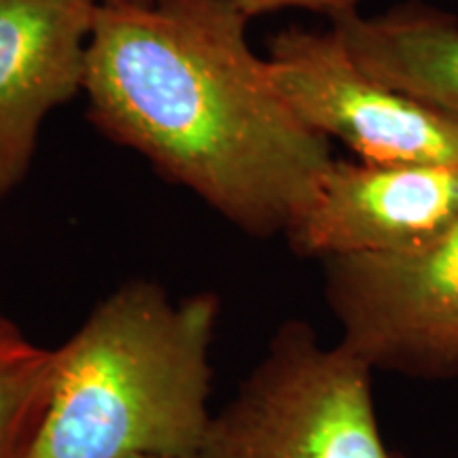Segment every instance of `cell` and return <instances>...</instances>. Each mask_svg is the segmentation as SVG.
Returning <instances> with one entry per match:
<instances>
[{
	"label": "cell",
	"mask_w": 458,
	"mask_h": 458,
	"mask_svg": "<svg viewBox=\"0 0 458 458\" xmlns=\"http://www.w3.org/2000/svg\"><path fill=\"white\" fill-rule=\"evenodd\" d=\"M229 0H100L89 119L257 238L284 233L334 162L246 41Z\"/></svg>",
	"instance_id": "obj_1"
},
{
	"label": "cell",
	"mask_w": 458,
	"mask_h": 458,
	"mask_svg": "<svg viewBox=\"0 0 458 458\" xmlns=\"http://www.w3.org/2000/svg\"><path fill=\"white\" fill-rule=\"evenodd\" d=\"M219 300H172L151 280L108 293L64 344L26 458H187L213 411L210 344Z\"/></svg>",
	"instance_id": "obj_2"
},
{
	"label": "cell",
	"mask_w": 458,
	"mask_h": 458,
	"mask_svg": "<svg viewBox=\"0 0 458 458\" xmlns=\"http://www.w3.org/2000/svg\"><path fill=\"white\" fill-rule=\"evenodd\" d=\"M371 368L306 323H286L187 458H391Z\"/></svg>",
	"instance_id": "obj_3"
},
{
	"label": "cell",
	"mask_w": 458,
	"mask_h": 458,
	"mask_svg": "<svg viewBox=\"0 0 458 458\" xmlns=\"http://www.w3.org/2000/svg\"><path fill=\"white\" fill-rule=\"evenodd\" d=\"M266 60L297 117L325 139L342 140L360 162L458 165V125L365 72L334 28H284Z\"/></svg>",
	"instance_id": "obj_4"
},
{
	"label": "cell",
	"mask_w": 458,
	"mask_h": 458,
	"mask_svg": "<svg viewBox=\"0 0 458 458\" xmlns=\"http://www.w3.org/2000/svg\"><path fill=\"white\" fill-rule=\"evenodd\" d=\"M342 346L369 368L458 369V219L411 253L325 259Z\"/></svg>",
	"instance_id": "obj_5"
},
{
	"label": "cell",
	"mask_w": 458,
	"mask_h": 458,
	"mask_svg": "<svg viewBox=\"0 0 458 458\" xmlns=\"http://www.w3.org/2000/svg\"><path fill=\"white\" fill-rule=\"evenodd\" d=\"M458 219V165L334 159L284 236L297 255L411 253Z\"/></svg>",
	"instance_id": "obj_6"
},
{
	"label": "cell",
	"mask_w": 458,
	"mask_h": 458,
	"mask_svg": "<svg viewBox=\"0 0 458 458\" xmlns=\"http://www.w3.org/2000/svg\"><path fill=\"white\" fill-rule=\"evenodd\" d=\"M100 0H0V202L21 185L43 119L85 85Z\"/></svg>",
	"instance_id": "obj_7"
},
{
	"label": "cell",
	"mask_w": 458,
	"mask_h": 458,
	"mask_svg": "<svg viewBox=\"0 0 458 458\" xmlns=\"http://www.w3.org/2000/svg\"><path fill=\"white\" fill-rule=\"evenodd\" d=\"M354 62L380 83L458 125V20L420 3L331 20Z\"/></svg>",
	"instance_id": "obj_8"
},
{
	"label": "cell",
	"mask_w": 458,
	"mask_h": 458,
	"mask_svg": "<svg viewBox=\"0 0 458 458\" xmlns=\"http://www.w3.org/2000/svg\"><path fill=\"white\" fill-rule=\"evenodd\" d=\"M55 348L37 344L0 310V458H26L47 411Z\"/></svg>",
	"instance_id": "obj_9"
},
{
	"label": "cell",
	"mask_w": 458,
	"mask_h": 458,
	"mask_svg": "<svg viewBox=\"0 0 458 458\" xmlns=\"http://www.w3.org/2000/svg\"><path fill=\"white\" fill-rule=\"evenodd\" d=\"M229 3L236 4L249 20L276 13V11L283 9H306L314 11V13L327 15L329 20H335V17L359 11L363 0H229Z\"/></svg>",
	"instance_id": "obj_10"
},
{
	"label": "cell",
	"mask_w": 458,
	"mask_h": 458,
	"mask_svg": "<svg viewBox=\"0 0 458 458\" xmlns=\"http://www.w3.org/2000/svg\"><path fill=\"white\" fill-rule=\"evenodd\" d=\"M134 3H148V0H134Z\"/></svg>",
	"instance_id": "obj_11"
},
{
	"label": "cell",
	"mask_w": 458,
	"mask_h": 458,
	"mask_svg": "<svg viewBox=\"0 0 458 458\" xmlns=\"http://www.w3.org/2000/svg\"><path fill=\"white\" fill-rule=\"evenodd\" d=\"M139 458H151V456H139Z\"/></svg>",
	"instance_id": "obj_12"
}]
</instances>
